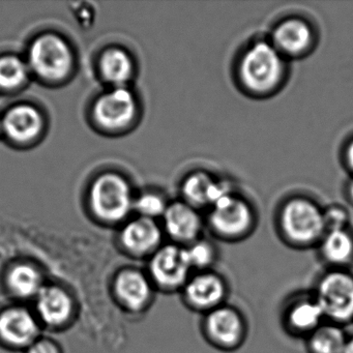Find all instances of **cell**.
<instances>
[{
	"instance_id": "d6986e66",
	"label": "cell",
	"mask_w": 353,
	"mask_h": 353,
	"mask_svg": "<svg viewBox=\"0 0 353 353\" xmlns=\"http://www.w3.org/2000/svg\"><path fill=\"white\" fill-rule=\"evenodd\" d=\"M347 340L344 332L336 324H321L310 334L309 350L311 353H344Z\"/></svg>"
},
{
	"instance_id": "30bf717a",
	"label": "cell",
	"mask_w": 353,
	"mask_h": 353,
	"mask_svg": "<svg viewBox=\"0 0 353 353\" xmlns=\"http://www.w3.org/2000/svg\"><path fill=\"white\" fill-rule=\"evenodd\" d=\"M183 292L191 307L212 311L220 307L226 294V287L220 276L203 272L190 276L183 286Z\"/></svg>"
},
{
	"instance_id": "f1b7e54d",
	"label": "cell",
	"mask_w": 353,
	"mask_h": 353,
	"mask_svg": "<svg viewBox=\"0 0 353 353\" xmlns=\"http://www.w3.org/2000/svg\"><path fill=\"white\" fill-rule=\"evenodd\" d=\"M347 160H348V163L349 165H350L351 168L353 169V141L351 142L348 150H347Z\"/></svg>"
},
{
	"instance_id": "277c9868",
	"label": "cell",
	"mask_w": 353,
	"mask_h": 353,
	"mask_svg": "<svg viewBox=\"0 0 353 353\" xmlns=\"http://www.w3.org/2000/svg\"><path fill=\"white\" fill-rule=\"evenodd\" d=\"M90 201L92 208L101 218L119 221L125 218L131 210V190L127 181L119 175H102L92 187Z\"/></svg>"
},
{
	"instance_id": "ba28073f",
	"label": "cell",
	"mask_w": 353,
	"mask_h": 353,
	"mask_svg": "<svg viewBox=\"0 0 353 353\" xmlns=\"http://www.w3.org/2000/svg\"><path fill=\"white\" fill-rule=\"evenodd\" d=\"M204 326L208 338L224 348L241 344L245 334V324L241 315L231 307L223 305L210 311Z\"/></svg>"
},
{
	"instance_id": "9c48e42d",
	"label": "cell",
	"mask_w": 353,
	"mask_h": 353,
	"mask_svg": "<svg viewBox=\"0 0 353 353\" xmlns=\"http://www.w3.org/2000/svg\"><path fill=\"white\" fill-rule=\"evenodd\" d=\"M135 112L133 94L123 88H117L101 97L94 106L97 121L109 129L127 125L133 119Z\"/></svg>"
},
{
	"instance_id": "7402d4cb",
	"label": "cell",
	"mask_w": 353,
	"mask_h": 353,
	"mask_svg": "<svg viewBox=\"0 0 353 353\" xmlns=\"http://www.w3.org/2000/svg\"><path fill=\"white\" fill-rule=\"evenodd\" d=\"M101 71L109 82L121 85L131 79L133 63L125 51L109 49L101 59Z\"/></svg>"
},
{
	"instance_id": "7a4b0ae2",
	"label": "cell",
	"mask_w": 353,
	"mask_h": 353,
	"mask_svg": "<svg viewBox=\"0 0 353 353\" xmlns=\"http://www.w3.org/2000/svg\"><path fill=\"white\" fill-rule=\"evenodd\" d=\"M316 301L324 316L334 323H343L353 318V276L344 272L324 274L315 293Z\"/></svg>"
},
{
	"instance_id": "8992f818",
	"label": "cell",
	"mask_w": 353,
	"mask_h": 353,
	"mask_svg": "<svg viewBox=\"0 0 353 353\" xmlns=\"http://www.w3.org/2000/svg\"><path fill=\"white\" fill-rule=\"evenodd\" d=\"M192 268L183 247L168 245L157 251L150 262L152 278L166 289L183 287L190 279Z\"/></svg>"
},
{
	"instance_id": "cb8c5ba5",
	"label": "cell",
	"mask_w": 353,
	"mask_h": 353,
	"mask_svg": "<svg viewBox=\"0 0 353 353\" xmlns=\"http://www.w3.org/2000/svg\"><path fill=\"white\" fill-rule=\"evenodd\" d=\"M9 281L13 290L21 296H30L40 290V274L30 266L20 265L14 268Z\"/></svg>"
},
{
	"instance_id": "7c38bea8",
	"label": "cell",
	"mask_w": 353,
	"mask_h": 353,
	"mask_svg": "<svg viewBox=\"0 0 353 353\" xmlns=\"http://www.w3.org/2000/svg\"><path fill=\"white\" fill-rule=\"evenodd\" d=\"M183 195L187 203L193 206H214L226 196L231 195L230 188L222 181H216L204 172L193 173L183 185Z\"/></svg>"
},
{
	"instance_id": "ac0fdd59",
	"label": "cell",
	"mask_w": 353,
	"mask_h": 353,
	"mask_svg": "<svg viewBox=\"0 0 353 353\" xmlns=\"http://www.w3.org/2000/svg\"><path fill=\"white\" fill-rule=\"evenodd\" d=\"M117 289L119 296L133 309H139L150 299V284L140 272H123L117 279Z\"/></svg>"
},
{
	"instance_id": "3957f363",
	"label": "cell",
	"mask_w": 353,
	"mask_h": 353,
	"mask_svg": "<svg viewBox=\"0 0 353 353\" xmlns=\"http://www.w3.org/2000/svg\"><path fill=\"white\" fill-rule=\"evenodd\" d=\"M281 226L291 241L301 245L317 241L326 231L323 212L305 199H293L284 206Z\"/></svg>"
},
{
	"instance_id": "f546056e",
	"label": "cell",
	"mask_w": 353,
	"mask_h": 353,
	"mask_svg": "<svg viewBox=\"0 0 353 353\" xmlns=\"http://www.w3.org/2000/svg\"><path fill=\"white\" fill-rule=\"evenodd\" d=\"M344 353H353V338L348 340L346 348H345Z\"/></svg>"
},
{
	"instance_id": "44dd1931",
	"label": "cell",
	"mask_w": 353,
	"mask_h": 353,
	"mask_svg": "<svg viewBox=\"0 0 353 353\" xmlns=\"http://www.w3.org/2000/svg\"><path fill=\"white\" fill-rule=\"evenodd\" d=\"M38 305L39 311L48 323H61L71 313V301L65 292L57 288L43 289Z\"/></svg>"
},
{
	"instance_id": "5b68a950",
	"label": "cell",
	"mask_w": 353,
	"mask_h": 353,
	"mask_svg": "<svg viewBox=\"0 0 353 353\" xmlns=\"http://www.w3.org/2000/svg\"><path fill=\"white\" fill-rule=\"evenodd\" d=\"M30 63L38 75L47 79H61L71 70V50L63 39L45 34L32 45Z\"/></svg>"
},
{
	"instance_id": "484cf974",
	"label": "cell",
	"mask_w": 353,
	"mask_h": 353,
	"mask_svg": "<svg viewBox=\"0 0 353 353\" xmlns=\"http://www.w3.org/2000/svg\"><path fill=\"white\" fill-rule=\"evenodd\" d=\"M167 206L165 200L160 195L148 193L138 198L135 202V208L143 218L154 219L156 216H164Z\"/></svg>"
},
{
	"instance_id": "83f0119b",
	"label": "cell",
	"mask_w": 353,
	"mask_h": 353,
	"mask_svg": "<svg viewBox=\"0 0 353 353\" xmlns=\"http://www.w3.org/2000/svg\"><path fill=\"white\" fill-rule=\"evenodd\" d=\"M30 353H57V350L50 343L40 342L30 349Z\"/></svg>"
},
{
	"instance_id": "2e32d148",
	"label": "cell",
	"mask_w": 353,
	"mask_h": 353,
	"mask_svg": "<svg viewBox=\"0 0 353 353\" xmlns=\"http://www.w3.org/2000/svg\"><path fill=\"white\" fill-rule=\"evenodd\" d=\"M287 322L293 332L311 334L321 325L325 318L315 297L299 299L287 311Z\"/></svg>"
},
{
	"instance_id": "e0dca14e",
	"label": "cell",
	"mask_w": 353,
	"mask_h": 353,
	"mask_svg": "<svg viewBox=\"0 0 353 353\" xmlns=\"http://www.w3.org/2000/svg\"><path fill=\"white\" fill-rule=\"evenodd\" d=\"M0 334L14 344H26L36 336V322L23 310H10L0 317Z\"/></svg>"
},
{
	"instance_id": "ffe728a7",
	"label": "cell",
	"mask_w": 353,
	"mask_h": 353,
	"mask_svg": "<svg viewBox=\"0 0 353 353\" xmlns=\"http://www.w3.org/2000/svg\"><path fill=\"white\" fill-rule=\"evenodd\" d=\"M322 256L334 265L348 263L353 257V239L344 229L327 231L322 239Z\"/></svg>"
},
{
	"instance_id": "9a60e30c",
	"label": "cell",
	"mask_w": 353,
	"mask_h": 353,
	"mask_svg": "<svg viewBox=\"0 0 353 353\" xmlns=\"http://www.w3.org/2000/svg\"><path fill=\"white\" fill-rule=\"evenodd\" d=\"M162 239L160 228L152 219L141 218L130 223L123 232V241L130 250L146 253L156 249Z\"/></svg>"
},
{
	"instance_id": "8fae6325",
	"label": "cell",
	"mask_w": 353,
	"mask_h": 353,
	"mask_svg": "<svg viewBox=\"0 0 353 353\" xmlns=\"http://www.w3.org/2000/svg\"><path fill=\"white\" fill-rule=\"evenodd\" d=\"M165 229L174 241L189 243L197 241L202 229L195 208L183 202L168 205L164 214Z\"/></svg>"
},
{
	"instance_id": "52a82bcc",
	"label": "cell",
	"mask_w": 353,
	"mask_h": 353,
	"mask_svg": "<svg viewBox=\"0 0 353 353\" xmlns=\"http://www.w3.org/2000/svg\"><path fill=\"white\" fill-rule=\"evenodd\" d=\"M252 220L249 205L232 194L216 202L210 216L212 229L226 237H236L247 232Z\"/></svg>"
},
{
	"instance_id": "6da1fadb",
	"label": "cell",
	"mask_w": 353,
	"mask_h": 353,
	"mask_svg": "<svg viewBox=\"0 0 353 353\" xmlns=\"http://www.w3.org/2000/svg\"><path fill=\"white\" fill-rule=\"evenodd\" d=\"M284 73V61L281 52L266 42L254 44L243 54L239 76L243 85L253 92L264 94L274 90Z\"/></svg>"
},
{
	"instance_id": "5bb4252c",
	"label": "cell",
	"mask_w": 353,
	"mask_h": 353,
	"mask_svg": "<svg viewBox=\"0 0 353 353\" xmlns=\"http://www.w3.org/2000/svg\"><path fill=\"white\" fill-rule=\"evenodd\" d=\"M272 38L274 46L280 52L297 55L309 48L313 34L303 20L289 19L276 26Z\"/></svg>"
},
{
	"instance_id": "1f68e13d",
	"label": "cell",
	"mask_w": 353,
	"mask_h": 353,
	"mask_svg": "<svg viewBox=\"0 0 353 353\" xmlns=\"http://www.w3.org/2000/svg\"><path fill=\"white\" fill-rule=\"evenodd\" d=\"M3 129V121H0V130Z\"/></svg>"
},
{
	"instance_id": "4fadbf2b",
	"label": "cell",
	"mask_w": 353,
	"mask_h": 353,
	"mask_svg": "<svg viewBox=\"0 0 353 353\" xmlns=\"http://www.w3.org/2000/svg\"><path fill=\"white\" fill-rule=\"evenodd\" d=\"M42 117L32 106L14 107L6 114L3 129L11 139L26 142L34 139L42 129Z\"/></svg>"
},
{
	"instance_id": "4316f807",
	"label": "cell",
	"mask_w": 353,
	"mask_h": 353,
	"mask_svg": "<svg viewBox=\"0 0 353 353\" xmlns=\"http://www.w3.org/2000/svg\"><path fill=\"white\" fill-rule=\"evenodd\" d=\"M324 223H325V229L327 231L338 230V229H344L345 223H346V214L341 208H332L327 212H323Z\"/></svg>"
},
{
	"instance_id": "603a6c76",
	"label": "cell",
	"mask_w": 353,
	"mask_h": 353,
	"mask_svg": "<svg viewBox=\"0 0 353 353\" xmlns=\"http://www.w3.org/2000/svg\"><path fill=\"white\" fill-rule=\"evenodd\" d=\"M28 78L26 63L16 57L0 59V88L13 90L23 84Z\"/></svg>"
},
{
	"instance_id": "d4e9b609",
	"label": "cell",
	"mask_w": 353,
	"mask_h": 353,
	"mask_svg": "<svg viewBox=\"0 0 353 353\" xmlns=\"http://www.w3.org/2000/svg\"><path fill=\"white\" fill-rule=\"evenodd\" d=\"M183 249L192 270H204L214 262V250L208 241L197 239L187 247H183Z\"/></svg>"
},
{
	"instance_id": "4dcf8cb0",
	"label": "cell",
	"mask_w": 353,
	"mask_h": 353,
	"mask_svg": "<svg viewBox=\"0 0 353 353\" xmlns=\"http://www.w3.org/2000/svg\"><path fill=\"white\" fill-rule=\"evenodd\" d=\"M349 193H350L351 198L353 199V183L350 185V190H349Z\"/></svg>"
}]
</instances>
